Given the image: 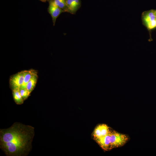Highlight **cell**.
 Listing matches in <instances>:
<instances>
[{"label":"cell","instance_id":"30bf717a","mask_svg":"<svg viewBox=\"0 0 156 156\" xmlns=\"http://www.w3.org/2000/svg\"><path fill=\"white\" fill-rule=\"evenodd\" d=\"M38 78V74L35 75L30 79L26 85L25 88L31 92L36 86Z\"/></svg>","mask_w":156,"mask_h":156},{"label":"cell","instance_id":"ba28073f","mask_svg":"<svg viewBox=\"0 0 156 156\" xmlns=\"http://www.w3.org/2000/svg\"><path fill=\"white\" fill-rule=\"evenodd\" d=\"M142 16L143 20L145 24L155 20L156 18L154 10H149L144 13Z\"/></svg>","mask_w":156,"mask_h":156},{"label":"cell","instance_id":"52a82bcc","mask_svg":"<svg viewBox=\"0 0 156 156\" xmlns=\"http://www.w3.org/2000/svg\"><path fill=\"white\" fill-rule=\"evenodd\" d=\"M24 71V80L23 83L21 87L25 88L26 85L30 79L35 75L37 74V71L33 69Z\"/></svg>","mask_w":156,"mask_h":156},{"label":"cell","instance_id":"3957f363","mask_svg":"<svg viewBox=\"0 0 156 156\" xmlns=\"http://www.w3.org/2000/svg\"><path fill=\"white\" fill-rule=\"evenodd\" d=\"M23 80V70L11 76L9 79V84L11 89L19 88L22 86Z\"/></svg>","mask_w":156,"mask_h":156},{"label":"cell","instance_id":"277c9868","mask_svg":"<svg viewBox=\"0 0 156 156\" xmlns=\"http://www.w3.org/2000/svg\"><path fill=\"white\" fill-rule=\"evenodd\" d=\"M111 131L109 127L105 124L98 126L94 129L93 135L95 140L105 136L110 133Z\"/></svg>","mask_w":156,"mask_h":156},{"label":"cell","instance_id":"5bb4252c","mask_svg":"<svg viewBox=\"0 0 156 156\" xmlns=\"http://www.w3.org/2000/svg\"><path fill=\"white\" fill-rule=\"evenodd\" d=\"M145 24L147 28L149 29H153L156 27V22L155 20L150 21Z\"/></svg>","mask_w":156,"mask_h":156},{"label":"cell","instance_id":"8992f818","mask_svg":"<svg viewBox=\"0 0 156 156\" xmlns=\"http://www.w3.org/2000/svg\"><path fill=\"white\" fill-rule=\"evenodd\" d=\"M110 133L95 140L101 147L105 151L111 149L110 140Z\"/></svg>","mask_w":156,"mask_h":156},{"label":"cell","instance_id":"9a60e30c","mask_svg":"<svg viewBox=\"0 0 156 156\" xmlns=\"http://www.w3.org/2000/svg\"><path fill=\"white\" fill-rule=\"evenodd\" d=\"M73 1L75 7L77 9L80 4V0H73Z\"/></svg>","mask_w":156,"mask_h":156},{"label":"cell","instance_id":"5b68a950","mask_svg":"<svg viewBox=\"0 0 156 156\" xmlns=\"http://www.w3.org/2000/svg\"><path fill=\"white\" fill-rule=\"evenodd\" d=\"M48 10L52 17L53 24L54 25L56 18L64 11L55 5L52 1H50Z\"/></svg>","mask_w":156,"mask_h":156},{"label":"cell","instance_id":"2e32d148","mask_svg":"<svg viewBox=\"0 0 156 156\" xmlns=\"http://www.w3.org/2000/svg\"><path fill=\"white\" fill-rule=\"evenodd\" d=\"M155 14L156 16V10H154Z\"/></svg>","mask_w":156,"mask_h":156},{"label":"cell","instance_id":"4fadbf2b","mask_svg":"<svg viewBox=\"0 0 156 156\" xmlns=\"http://www.w3.org/2000/svg\"><path fill=\"white\" fill-rule=\"evenodd\" d=\"M20 94L23 100L26 99L30 96L31 92L29 91L26 88L20 87L19 88Z\"/></svg>","mask_w":156,"mask_h":156},{"label":"cell","instance_id":"9c48e42d","mask_svg":"<svg viewBox=\"0 0 156 156\" xmlns=\"http://www.w3.org/2000/svg\"><path fill=\"white\" fill-rule=\"evenodd\" d=\"M12 90L13 98L15 103L17 105L23 104L24 101L20 94L19 88L14 89Z\"/></svg>","mask_w":156,"mask_h":156},{"label":"cell","instance_id":"7c38bea8","mask_svg":"<svg viewBox=\"0 0 156 156\" xmlns=\"http://www.w3.org/2000/svg\"><path fill=\"white\" fill-rule=\"evenodd\" d=\"M53 3L56 6L63 11H67L66 0H52Z\"/></svg>","mask_w":156,"mask_h":156},{"label":"cell","instance_id":"6da1fadb","mask_svg":"<svg viewBox=\"0 0 156 156\" xmlns=\"http://www.w3.org/2000/svg\"><path fill=\"white\" fill-rule=\"evenodd\" d=\"M34 129L16 122L10 127L0 130V148L7 156H25L32 148Z\"/></svg>","mask_w":156,"mask_h":156},{"label":"cell","instance_id":"ac0fdd59","mask_svg":"<svg viewBox=\"0 0 156 156\" xmlns=\"http://www.w3.org/2000/svg\"><path fill=\"white\" fill-rule=\"evenodd\" d=\"M155 21H156V19H155Z\"/></svg>","mask_w":156,"mask_h":156},{"label":"cell","instance_id":"7a4b0ae2","mask_svg":"<svg viewBox=\"0 0 156 156\" xmlns=\"http://www.w3.org/2000/svg\"><path fill=\"white\" fill-rule=\"evenodd\" d=\"M129 139L128 137L126 135L114 131H111L110 137L111 149L123 146Z\"/></svg>","mask_w":156,"mask_h":156},{"label":"cell","instance_id":"8fae6325","mask_svg":"<svg viewBox=\"0 0 156 156\" xmlns=\"http://www.w3.org/2000/svg\"><path fill=\"white\" fill-rule=\"evenodd\" d=\"M67 11L70 13H75L77 9L75 7L73 0H66Z\"/></svg>","mask_w":156,"mask_h":156},{"label":"cell","instance_id":"e0dca14e","mask_svg":"<svg viewBox=\"0 0 156 156\" xmlns=\"http://www.w3.org/2000/svg\"><path fill=\"white\" fill-rule=\"evenodd\" d=\"M40 0L43 2H45L46 1V0Z\"/></svg>","mask_w":156,"mask_h":156}]
</instances>
